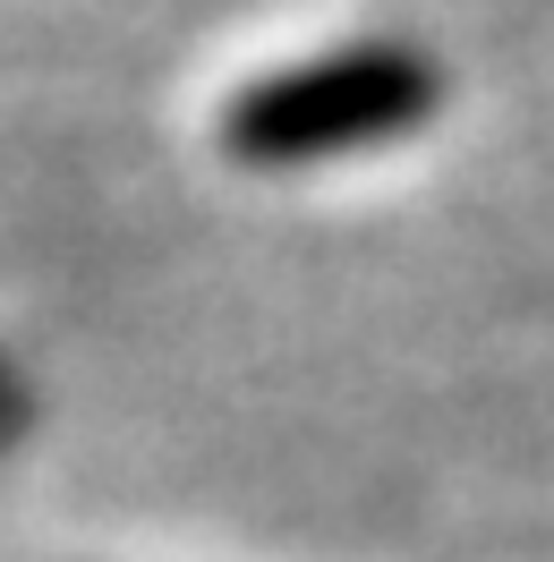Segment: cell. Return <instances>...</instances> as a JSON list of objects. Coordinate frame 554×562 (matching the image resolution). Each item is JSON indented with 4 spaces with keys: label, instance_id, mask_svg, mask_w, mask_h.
<instances>
[{
    "label": "cell",
    "instance_id": "obj_1",
    "mask_svg": "<svg viewBox=\"0 0 554 562\" xmlns=\"http://www.w3.org/2000/svg\"><path fill=\"white\" fill-rule=\"evenodd\" d=\"M444 94L435 60L418 43H342L299 69H274L222 103V154L247 171H299L350 145H384L401 128H426Z\"/></svg>",
    "mask_w": 554,
    "mask_h": 562
}]
</instances>
